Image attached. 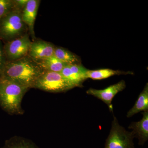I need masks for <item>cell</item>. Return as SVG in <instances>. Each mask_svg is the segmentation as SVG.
<instances>
[{
    "mask_svg": "<svg viewBox=\"0 0 148 148\" xmlns=\"http://www.w3.org/2000/svg\"><path fill=\"white\" fill-rule=\"evenodd\" d=\"M34 88L50 92L68 91L74 87L61 73L44 71L36 83Z\"/></svg>",
    "mask_w": 148,
    "mask_h": 148,
    "instance_id": "obj_4",
    "label": "cell"
},
{
    "mask_svg": "<svg viewBox=\"0 0 148 148\" xmlns=\"http://www.w3.org/2000/svg\"><path fill=\"white\" fill-rule=\"evenodd\" d=\"M40 3V0H29L21 14L22 20L27 25L33 41L36 39L34 25Z\"/></svg>",
    "mask_w": 148,
    "mask_h": 148,
    "instance_id": "obj_10",
    "label": "cell"
},
{
    "mask_svg": "<svg viewBox=\"0 0 148 148\" xmlns=\"http://www.w3.org/2000/svg\"><path fill=\"white\" fill-rule=\"evenodd\" d=\"M55 46L52 43L42 40L32 42L28 56L35 61H38L53 56Z\"/></svg>",
    "mask_w": 148,
    "mask_h": 148,
    "instance_id": "obj_9",
    "label": "cell"
},
{
    "mask_svg": "<svg viewBox=\"0 0 148 148\" xmlns=\"http://www.w3.org/2000/svg\"><path fill=\"white\" fill-rule=\"evenodd\" d=\"M148 111V84L147 83L133 107L127 112V117L130 118L141 112Z\"/></svg>",
    "mask_w": 148,
    "mask_h": 148,
    "instance_id": "obj_12",
    "label": "cell"
},
{
    "mask_svg": "<svg viewBox=\"0 0 148 148\" xmlns=\"http://www.w3.org/2000/svg\"><path fill=\"white\" fill-rule=\"evenodd\" d=\"M3 148H40L32 140L14 136L7 140Z\"/></svg>",
    "mask_w": 148,
    "mask_h": 148,
    "instance_id": "obj_16",
    "label": "cell"
},
{
    "mask_svg": "<svg viewBox=\"0 0 148 148\" xmlns=\"http://www.w3.org/2000/svg\"><path fill=\"white\" fill-rule=\"evenodd\" d=\"M88 69L81 64L66 65L61 72L65 79L74 88L82 86L86 77Z\"/></svg>",
    "mask_w": 148,
    "mask_h": 148,
    "instance_id": "obj_8",
    "label": "cell"
},
{
    "mask_svg": "<svg viewBox=\"0 0 148 148\" xmlns=\"http://www.w3.org/2000/svg\"><path fill=\"white\" fill-rule=\"evenodd\" d=\"M29 89L17 83L0 78V107L10 114H23L21 103Z\"/></svg>",
    "mask_w": 148,
    "mask_h": 148,
    "instance_id": "obj_2",
    "label": "cell"
},
{
    "mask_svg": "<svg viewBox=\"0 0 148 148\" xmlns=\"http://www.w3.org/2000/svg\"><path fill=\"white\" fill-rule=\"evenodd\" d=\"M22 11L14 8L0 21V39L6 42L28 33V29L21 16Z\"/></svg>",
    "mask_w": 148,
    "mask_h": 148,
    "instance_id": "obj_3",
    "label": "cell"
},
{
    "mask_svg": "<svg viewBox=\"0 0 148 148\" xmlns=\"http://www.w3.org/2000/svg\"><path fill=\"white\" fill-rule=\"evenodd\" d=\"M43 70L36 61L29 56L13 61H7L0 72V78L9 80L34 88Z\"/></svg>",
    "mask_w": 148,
    "mask_h": 148,
    "instance_id": "obj_1",
    "label": "cell"
},
{
    "mask_svg": "<svg viewBox=\"0 0 148 148\" xmlns=\"http://www.w3.org/2000/svg\"><path fill=\"white\" fill-rule=\"evenodd\" d=\"M14 7L15 8L23 10L29 0H13Z\"/></svg>",
    "mask_w": 148,
    "mask_h": 148,
    "instance_id": "obj_19",
    "label": "cell"
},
{
    "mask_svg": "<svg viewBox=\"0 0 148 148\" xmlns=\"http://www.w3.org/2000/svg\"><path fill=\"white\" fill-rule=\"evenodd\" d=\"M53 56L66 65L80 64L79 57L66 49L55 47Z\"/></svg>",
    "mask_w": 148,
    "mask_h": 148,
    "instance_id": "obj_14",
    "label": "cell"
},
{
    "mask_svg": "<svg viewBox=\"0 0 148 148\" xmlns=\"http://www.w3.org/2000/svg\"><path fill=\"white\" fill-rule=\"evenodd\" d=\"M135 135L132 131L126 130L120 125L114 116L108 137L106 140L105 148H135L133 139Z\"/></svg>",
    "mask_w": 148,
    "mask_h": 148,
    "instance_id": "obj_5",
    "label": "cell"
},
{
    "mask_svg": "<svg viewBox=\"0 0 148 148\" xmlns=\"http://www.w3.org/2000/svg\"><path fill=\"white\" fill-rule=\"evenodd\" d=\"M133 74L131 72L115 71L110 69H102L97 70H88L86 73V78L93 80H101L108 78L114 75Z\"/></svg>",
    "mask_w": 148,
    "mask_h": 148,
    "instance_id": "obj_13",
    "label": "cell"
},
{
    "mask_svg": "<svg viewBox=\"0 0 148 148\" xmlns=\"http://www.w3.org/2000/svg\"><path fill=\"white\" fill-rule=\"evenodd\" d=\"M36 62L42 69L46 71L61 73L67 65L59 61L53 56Z\"/></svg>",
    "mask_w": 148,
    "mask_h": 148,
    "instance_id": "obj_15",
    "label": "cell"
},
{
    "mask_svg": "<svg viewBox=\"0 0 148 148\" xmlns=\"http://www.w3.org/2000/svg\"><path fill=\"white\" fill-rule=\"evenodd\" d=\"M142 114L143 118L140 121L133 122L128 127L132 130L135 138L138 139L139 145H143L148 140V111Z\"/></svg>",
    "mask_w": 148,
    "mask_h": 148,
    "instance_id": "obj_11",
    "label": "cell"
},
{
    "mask_svg": "<svg viewBox=\"0 0 148 148\" xmlns=\"http://www.w3.org/2000/svg\"><path fill=\"white\" fill-rule=\"evenodd\" d=\"M14 8L13 0H0V21Z\"/></svg>",
    "mask_w": 148,
    "mask_h": 148,
    "instance_id": "obj_17",
    "label": "cell"
},
{
    "mask_svg": "<svg viewBox=\"0 0 148 148\" xmlns=\"http://www.w3.org/2000/svg\"><path fill=\"white\" fill-rule=\"evenodd\" d=\"M32 41L28 33L5 43L3 51L7 61L21 59L28 55Z\"/></svg>",
    "mask_w": 148,
    "mask_h": 148,
    "instance_id": "obj_6",
    "label": "cell"
},
{
    "mask_svg": "<svg viewBox=\"0 0 148 148\" xmlns=\"http://www.w3.org/2000/svg\"><path fill=\"white\" fill-rule=\"evenodd\" d=\"M125 87V82L122 80L105 89L98 90L90 88L86 90V92L88 95H92L103 101L108 106L110 112H113V108L112 104L113 99L118 92L124 90Z\"/></svg>",
    "mask_w": 148,
    "mask_h": 148,
    "instance_id": "obj_7",
    "label": "cell"
},
{
    "mask_svg": "<svg viewBox=\"0 0 148 148\" xmlns=\"http://www.w3.org/2000/svg\"><path fill=\"white\" fill-rule=\"evenodd\" d=\"M5 56L3 51V47L2 45L1 40L0 39V72L6 62Z\"/></svg>",
    "mask_w": 148,
    "mask_h": 148,
    "instance_id": "obj_18",
    "label": "cell"
}]
</instances>
